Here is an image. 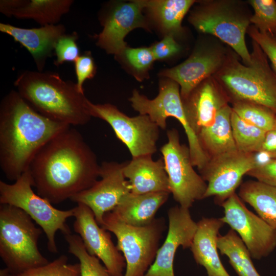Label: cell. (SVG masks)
<instances>
[{
	"instance_id": "cell-1",
	"label": "cell",
	"mask_w": 276,
	"mask_h": 276,
	"mask_svg": "<svg viewBox=\"0 0 276 276\" xmlns=\"http://www.w3.org/2000/svg\"><path fill=\"white\" fill-rule=\"evenodd\" d=\"M100 169L94 152L70 126L39 150L28 171L37 194L57 204L92 186Z\"/></svg>"
},
{
	"instance_id": "cell-2",
	"label": "cell",
	"mask_w": 276,
	"mask_h": 276,
	"mask_svg": "<svg viewBox=\"0 0 276 276\" xmlns=\"http://www.w3.org/2000/svg\"><path fill=\"white\" fill-rule=\"evenodd\" d=\"M70 126L43 116L10 91L0 104V167L6 178L16 180L39 150Z\"/></svg>"
},
{
	"instance_id": "cell-3",
	"label": "cell",
	"mask_w": 276,
	"mask_h": 276,
	"mask_svg": "<svg viewBox=\"0 0 276 276\" xmlns=\"http://www.w3.org/2000/svg\"><path fill=\"white\" fill-rule=\"evenodd\" d=\"M14 84L32 108L51 120L70 126L84 125L90 120L84 93L76 83L65 81L57 73L25 71Z\"/></svg>"
},
{
	"instance_id": "cell-4",
	"label": "cell",
	"mask_w": 276,
	"mask_h": 276,
	"mask_svg": "<svg viewBox=\"0 0 276 276\" xmlns=\"http://www.w3.org/2000/svg\"><path fill=\"white\" fill-rule=\"evenodd\" d=\"M251 61L248 65L231 49L223 67L214 76L221 84L230 102L255 103L276 114V72L268 58L255 41H252Z\"/></svg>"
},
{
	"instance_id": "cell-5",
	"label": "cell",
	"mask_w": 276,
	"mask_h": 276,
	"mask_svg": "<svg viewBox=\"0 0 276 276\" xmlns=\"http://www.w3.org/2000/svg\"><path fill=\"white\" fill-rule=\"evenodd\" d=\"M249 5L240 0L203 1L191 12L189 21L198 32L228 45L248 65L251 57L245 34L252 15Z\"/></svg>"
},
{
	"instance_id": "cell-6",
	"label": "cell",
	"mask_w": 276,
	"mask_h": 276,
	"mask_svg": "<svg viewBox=\"0 0 276 276\" xmlns=\"http://www.w3.org/2000/svg\"><path fill=\"white\" fill-rule=\"evenodd\" d=\"M42 231L22 210L0 204V257L8 273H19L49 262L38 247Z\"/></svg>"
},
{
	"instance_id": "cell-7",
	"label": "cell",
	"mask_w": 276,
	"mask_h": 276,
	"mask_svg": "<svg viewBox=\"0 0 276 276\" xmlns=\"http://www.w3.org/2000/svg\"><path fill=\"white\" fill-rule=\"evenodd\" d=\"M101 227L112 233L117 248L126 262L124 276H145L154 262L166 226L163 218H155L144 226H134L119 220L111 211L106 213Z\"/></svg>"
},
{
	"instance_id": "cell-8",
	"label": "cell",
	"mask_w": 276,
	"mask_h": 276,
	"mask_svg": "<svg viewBox=\"0 0 276 276\" xmlns=\"http://www.w3.org/2000/svg\"><path fill=\"white\" fill-rule=\"evenodd\" d=\"M32 187V178L28 170L13 183L1 180L0 204L13 205L26 213L45 234L48 250L56 254V233L60 231L64 235L71 233L66 221L74 216L73 209H56L49 201L35 194Z\"/></svg>"
},
{
	"instance_id": "cell-9",
	"label": "cell",
	"mask_w": 276,
	"mask_h": 276,
	"mask_svg": "<svg viewBox=\"0 0 276 276\" xmlns=\"http://www.w3.org/2000/svg\"><path fill=\"white\" fill-rule=\"evenodd\" d=\"M167 142L160 151L168 177L170 193L179 206L190 209L204 198L207 183L194 170L188 147L181 144L176 129L167 130Z\"/></svg>"
},
{
	"instance_id": "cell-10",
	"label": "cell",
	"mask_w": 276,
	"mask_h": 276,
	"mask_svg": "<svg viewBox=\"0 0 276 276\" xmlns=\"http://www.w3.org/2000/svg\"><path fill=\"white\" fill-rule=\"evenodd\" d=\"M129 101L135 110L140 114L148 116L163 130L166 128L169 117L176 119L187 135L192 160L199 162L204 158L205 154L186 116L178 83L168 78L161 80L158 94L153 99H149L135 89Z\"/></svg>"
},
{
	"instance_id": "cell-11",
	"label": "cell",
	"mask_w": 276,
	"mask_h": 276,
	"mask_svg": "<svg viewBox=\"0 0 276 276\" xmlns=\"http://www.w3.org/2000/svg\"><path fill=\"white\" fill-rule=\"evenodd\" d=\"M86 108L91 117L103 120L111 127L132 158L152 156L156 152L160 128L148 116L140 114L130 117L112 104H94L88 99Z\"/></svg>"
},
{
	"instance_id": "cell-12",
	"label": "cell",
	"mask_w": 276,
	"mask_h": 276,
	"mask_svg": "<svg viewBox=\"0 0 276 276\" xmlns=\"http://www.w3.org/2000/svg\"><path fill=\"white\" fill-rule=\"evenodd\" d=\"M211 36L199 43L190 57L160 75L178 84L181 99L186 98L200 83L215 76L224 66L231 48Z\"/></svg>"
},
{
	"instance_id": "cell-13",
	"label": "cell",
	"mask_w": 276,
	"mask_h": 276,
	"mask_svg": "<svg viewBox=\"0 0 276 276\" xmlns=\"http://www.w3.org/2000/svg\"><path fill=\"white\" fill-rule=\"evenodd\" d=\"M221 206L220 218L242 239L252 258L259 260L269 256L276 248V228L249 211L234 193Z\"/></svg>"
},
{
	"instance_id": "cell-14",
	"label": "cell",
	"mask_w": 276,
	"mask_h": 276,
	"mask_svg": "<svg viewBox=\"0 0 276 276\" xmlns=\"http://www.w3.org/2000/svg\"><path fill=\"white\" fill-rule=\"evenodd\" d=\"M257 166L256 153L238 150L210 158L199 171L203 179L207 182L204 198L214 196L215 203L221 205L235 193L243 176Z\"/></svg>"
},
{
	"instance_id": "cell-15",
	"label": "cell",
	"mask_w": 276,
	"mask_h": 276,
	"mask_svg": "<svg viewBox=\"0 0 276 276\" xmlns=\"http://www.w3.org/2000/svg\"><path fill=\"white\" fill-rule=\"evenodd\" d=\"M124 162H103L100 165L101 179L70 198L77 204L82 203L89 207L101 226L104 214L112 211L131 192L129 182L124 174Z\"/></svg>"
},
{
	"instance_id": "cell-16",
	"label": "cell",
	"mask_w": 276,
	"mask_h": 276,
	"mask_svg": "<svg viewBox=\"0 0 276 276\" xmlns=\"http://www.w3.org/2000/svg\"><path fill=\"white\" fill-rule=\"evenodd\" d=\"M73 228L86 251L97 257L112 276H124L125 258L111 239L110 232L100 226L91 209L82 203L73 208Z\"/></svg>"
},
{
	"instance_id": "cell-17",
	"label": "cell",
	"mask_w": 276,
	"mask_h": 276,
	"mask_svg": "<svg viewBox=\"0 0 276 276\" xmlns=\"http://www.w3.org/2000/svg\"><path fill=\"white\" fill-rule=\"evenodd\" d=\"M166 238L158 248L155 260L145 276H175L173 262L177 248H190L197 228L189 209L175 206L168 212Z\"/></svg>"
},
{
	"instance_id": "cell-18",
	"label": "cell",
	"mask_w": 276,
	"mask_h": 276,
	"mask_svg": "<svg viewBox=\"0 0 276 276\" xmlns=\"http://www.w3.org/2000/svg\"><path fill=\"white\" fill-rule=\"evenodd\" d=\"M144 9L143 1L121 3L114 7L103 22L97 44L107 53L120 56L127 48L124 41L126 36L135 28L148 29L142 14Z\"/></svg>"
},
{
	"instance_id": "cell-19",
	"label": "cell",
	"mask_w": 276,
	"mask_h": 276,
	"mask_svg": "<svg viewBox=\"0 0 276 276\" xmlns=\"http://www.w3.org/2000/svg\"><path fill=\"white\" fill-rule=\"evenodd\" d=\"M182 101L189 124L197 136L202 129L214 123L219 111L228 104L230 99L221 84L212 76Z\"/></svg>"
},
{
	"instance_id": "cell-20",
	"label": "cell",
	"mask_w": 276,
	"mask_h": 276,
	"mask_svg": "<svg viewBox=\"0 0 276 276\" xmlns=\"http://www.w3.org/2000/svg\"><path fill=\"white\" fill-rule=\"evenodd\" d=\"M0 31L12 36L30 52L38 70L42 72L59 38L65 34L61 24L49 25L38 28L25 29L1 23Z\"/></svg>"
},
{
	"instance_id": "cell-21",
	"label": "cell",
	"mask_w": 276,
	"mask_h": 276,
	"mask_svg": "<svg viewBox=\"0 0 276 276\" xmlns=\"http://www.w3.org/2000/svg\"><path fill=\"white\" fill-rule=\"evenodd\" d=\"M197 223L190 247L195 262L205 268L208 276H230L217 251L219 232L224 223L221 218L202 217Z\"/></svg>"
},
{
	"instance_id": "cell-22",
	"label": "cell",
	"mask_w": 276,
	"mask_h": 276,
	"mask_svg": "<svg viewBox=\"0 0 276 276\" xmlns=\"http://www.w3.org/2000/svg\"><path fill=\"white\" fill-rule=\"evenodd\" d=\"M123 172L129 182L131 193L143 194L166 192L170 193L163 159L153 160L151 155L132 158L124 162Z\"/></svg>"
},
{
	"instance_id": "cell-23",
	"label": "cell",
	"mask_w": 276,
	"mask_h": 276,
	"mask_svg": "<svg viewBox=\"0 0 276 276\" xmlns=\"http://www.w3.org/2000/svg\"><path fill=\"white\" fill-rule=\"evenodd\" d=\"M73 3L72 0H2L0 11L8 17L33 19L44 26L56 25Z\"/></svg>"
},
{
	"instance_id": "cell-24",
	"label": "cell",
	"mask_w": 276,
	"mask_h": 276,
	"mask_svg": "<svg viewBox=\"0 0 276 276\" xmlns=\"http://www.w3.org/2000/svg\"><path fill=\"white\" fill-rule=\"evenodd\" d=\"M170 194L166 192L143 194L130 192L111 212L127 224L146 226L155 219L157 211L167 201Z\"/></svg>"
},
{
	"instance_id": "cell-25",
	"label": "cell",
	"mask_w": 276,
	"mask_h": 276,
	"mask_svg": "<svg viewBox=\"0 0 276 276\" xmlns=\"http://www.w3.org/2000/svg\"><path fill=\"white\" fill-rule=\"evenodd\" d=\"M232 106H225L219 111L214 123L197 134L199 144L209 159L237 150L232 130Z\"/></svg>"
},
{
	"instance_id": "cell-26",
	"label": "cell",
	"mask_w": 276,
	"mask_h": 276,
	"mask_svg": "<svg viewBox=\"0 0 276 276\" xmlns=\"http://www.w3.org/2000/svg\"><path fill=\"white\" fill-rule=\"evenodd\" d=\"M238 196L249 204L259 217L276 228V187L258 180H247L240 185Z\"/></svg>"
},
{
	"instance_id": "cell-27",
	"label": "cell",
	"mask_w": 276,
	"mask_h": 276,
	"mask_svg": "<svg viewBox=\"0 0 276 276\" xmlns=\"http://www.w3.org/2000/svg\"><path fill=\"white\" fill-rule=\"evenodd\" d=\"M147 9L166 35L174 36L182 32V20L196 2L193 0L143 1Z\"/></svg>"
},
{
	"instance_id": "cell-28",
	"label": "cell",
	"mask_w": 276,
	"mask_h": 276,
	"mask_svg": "<svg viewBox=\"0 0 276 276\" xmlns=\"http://www.w3.org/2000/svg\"><path fill=\"white\" fill-rule=\"evenodd\" d=\"M217 247L222 255H225L239 276H261L251 261L247 247L237 233L229 229L224 235H219Z\"/></svg>"
},
{
	"instance_id": "cell-29",
	"label": "cell",
	"mask_w": 276,
	"mask_h": 276,
	"mask_svg": "<svg viewBox=\"0 0 276 276\" xmlns=\"http://www.w3.org/2000/svg\"><path fill=\"white\" fill-rule=\"evenodd\" d=\"M231 120L237 149L249 153L261 151L266 131L243 120L233 110Z\"/></svg>"
},
{
	"instance_id": "cell-30",
	"label": "cell",
	"mask_w": 276,
	"mask_h": 276,
	"mask_svg": "<svg viewBox=\"0 0 276 276\" xmlns=\"http://www.w3.org/2000/svg\"><path fill=\"white\" fill-rule=\"evenodd\" d=\"M64 236L68 244V252L79 260L81 276H112L97 257L86 251L79 235L70 233Z\"/></svg>"
},
{
	"instance_id": "cell-31",
	"label": "cell",
	"mask_w": 276,
	"mask_h": 276,
	"mask_svg": "<svg viewBox=\"0 0 276 276\" xmlns=\"http://www.w3.org/2000/svg\"><path fill=\"white\" fill-rule=\"evenodd\" d=\"M231 103L233 111L248 123L266 132L273 127L276 114L268 108L247 101H236Z\"/></svg>"
},
{
	"instance_id": "cell-32",
	"label": "cell",
	"mask_w": 276,
	"mask_h": 276,
	"mask_svg": "<svg viewBox=\"0 0 276 276\" xmlns=\"http://www.w3.org/2000/svg\"><path fill=\"white\" fill-rule=\"evenodd\" d=\"M0 276H81L79 263H68L67 257L64 255L52 262L24 272L11 274L5 269H1Z\"/></svg>"
},
{
	"instance_id": "cell-33",
	"label": "cell",
	"mask_w": 276,
	"mask_h": 276,
	"mask_svg": "<svg viewBox=\"0 0 276 276\" xmlns=\"http://www.w3.org/2000/svg\"><path fill=\"white\" fill-rule=\"evenodd\" d=\"M254 13L251 24L262 33L276 34V1L249 0L247 1Z\"/></svg>"
},
{
	"instance_id": "cell-34",
	"label": "cell",
	"mask_w": 276,
	"mask_h": 276,
	"mask_svg": "<svg viewBox=\"0 0 276 276\" xmlns=\"http://www.w3.org/2000/svg\"><path fill=\"white\" fill-rule=\"evenodd\" d=\"M119 57L125 59L133 71L139 74L147 72L155 60L150 47H127Z\"/></svg>"
},
{
	"instance_id": "cell-35",
	"label": "cell",
	"mask_w": 276,
	"mask_h": 276,
	"mask_svg": "<svg viewBox=\"0 0 276 276\" xmlns=\"http://www.w3.org/2000/svg\"><path fill=\"white\" fill-rule=\"evenodd\" d=\"M77 39L76 32L64 34L59 38L54 49L57 57L54 62L55 65L58 66L65 62H75L77 60L80 55L76 42Z\"/></svg>"
},
{
	"instance_id": "cell-36",
	"label": "cell",
	"mask_w": 276,
	"mask_h": 276,
	"mask_svg": "<svg viewBox=\"0 0 276 276\" xmlns=\"http://www.w3.org/2000/svg\"><path fill=\"white\" fill-rule=\"evenodd\" d=\"M247 33L259 45L276 72V35L261 33L252 25L248 27Z\"/></svg>"
},
{
	"instance_id": "cell-37",
	"label": "cell",
	"mask_w": 276,
	"mask_h": 276,
	"mask_svg": "<svg viewBox=\"0 0 276 276\" xmlns=\"http://www.w3.org/2000/svg\"><path fill=\"white\" fill-rule=\"evenodd\" d=\"M78 87L84 93L83 84L87 79L93 78L96 72V66L90 52L80 55L74 62Z\"/></svg>"
},
{
	"instance_id": "cell-38",
	"label": "cell",
	"mask_w": 276,
	"mask_h": 276,
	"mask_svg": "<svg viewBox=\"0 0 276 276\" xmlns=\"http://www.w3.org/2000/svg\"><path fill=\"white\" fill-rule=\"evenodd\" d=\"M155 60H164L177 54L181 49L180 45L176 41L174 36L166 35L160 41L150 47Z\"/></svg>"
},
{
	"instance_id": "cell-39",
	"label": "cell",
	"mask_w": 276,
	"mask_h": 276,
	"mask_svg": "<svg viewBox=\"0 0 276 276\" xmlns=\"http://www.w3.org/2000/svg\"><path fill=\"white\" fill-rule=\"evenodd\" d=\"M247 175L264 183L276 187V159L259 165L249 171Z\"/></svg>"
},
{
	"instance_id": "cell-40",
	"label": "cell",
	"mask_w": 276,
	"mask_h": 276,
	"mask_svg": "<svg viewBox=\"0 0 276 276\" xmlns=\"http://www.w3.org/2000/svg\"><path fill=\"white\" fill-rule=\"evenodd\" d=\"M261 151L269 154L273 159H276V119L272 128L267 131Z\"/></svg>"
},
{
	"instance_id": "cell-41",
	"label": "cell",
	"mask_w": 276,
	"mask_h": 276,
	"mask_svg": "<svg viewBox=\"0 0 276 276\" xmlns=\"http://www.w3.org/2000/svg\"><path fill=\"white\" fill-rule=\"evenodd\" d=\"M275 35H276V34Z\"/></svg>"
}]
</instances>
